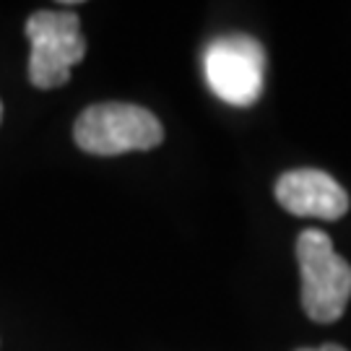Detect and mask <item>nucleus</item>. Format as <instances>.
<instances>
[{
	"instance_id": "f257e3e1",
	"label": "nucleus",
	"mask_w": 351,
	"mask_h": 351,
	"mask_svg": "<svg viewBox=\"0 0 351 351\" xmlns=\"http://www.w3.org/2000/svg\"><path fill=\"white\" fill-rule=\"evenodd\" d=\"M73 138L86 154L120 156L128 151L156 149L164 141V128L146 107L128 101H101L78 114Z\"/></svg>"
},
{
	"instance_id": "f03ea898",
	"label": "nucleus",
	"mask_w": 351,
	"mask_h": 351,
	"mask_svg": "<svg viewBox=\"0 0 351 351\" xmlns=\"http://www.w3.org/2000/svg\"><path fill=\"white\" fill-rule=\"evenodd\" d=\"M302 307L315 323H336L351 300V265L333 250L320 229H304L297 239Z\"/></svg>"
},
{
	"instance_id": "7ed1b4c3",
	"label": "nucleus",
	"mask_w": 351,
	"mask_h": 351,
	"mask_svg": "<svg viewBox=\"0 0 351 351\" xmlns=\"http://www.w3.org/2000/svg\"><path fill=\"white\" fill-rule=\"evenodd\" d=\"M206 84L232 107H250L261 99L265 84V50L250 34H224L203 50Z\"/></svg>"
},
{
	"instance_id": "20e7f679",
	"label": "nucleus",
	"mask_w": 351,
	"mask_h": 351,
	"mask_svg": "<svg viewBox=\"0 0 351 351\" xmlns=\"http://www.w3.org/2000/svg\"><path fill=\"white\" fill-rule=\"evenodd\" d=\"M29 81L37 88H58L71 81V71L86 55V39L73 11H37L26 19Z\"/></svg>"
},
{
	"instance_id": "39448f33",
	"label": "nucleus",
	"mask_w": 351,
	"mask_h": 351,
	"mask_svg": "<svg viewBox=\"0 0 351 351\" xmlns=\"http://www.w3.org/2000/svg\"><path fill=\"white\" fill-rule=\"evenodd\" d=\"M276 201L291 216L336 221L349 211V195L328 172L291 169L278 177Z\"/></svg>"
},
{
	"instance_id": "423d86ee",
	"label": "nucleus",
	"mask_w": 351,
	"mask_h": 351,
	"mask_svg": "<svg viewBox=\"0 0 351 351\" xmlns=\"http://www.w3.org/2000/svg\"><path fill=\"white\" fill-rule=\"evenodd\" d=\"M297 351H346V349L339 346V343H323V346H317V349H297Z\"/></svg>"
},
{
	"instance_id": "0eeeda50",
	"label": "nucleus",
	"mask_w": 351,
	"mask_h": 351,
	"mask_svg": "<svg viewBox=\"0 0 351 351\" xmlns=\"http://www.w3.org/2000/svg\"><path fill=\"white\" fill-rule=\"evenodd\" d=\"M0 120H3V101H0Z\"/></svg>"
}]
</instances>
